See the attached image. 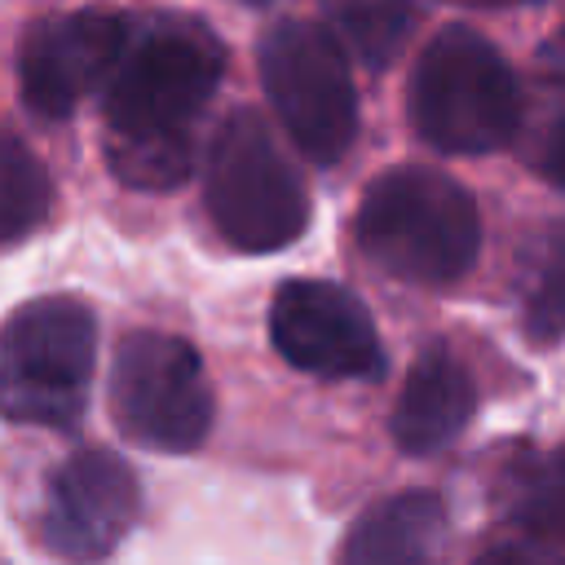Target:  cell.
<instances>
[{"instance_id": "6da1fadb", "label": "cell", "mask_w": 565, "mask_h": 565, "mask_svg": "<svg viewBox=\"0 0 565 565\" xmlns=\"http://www.w3.org/2000/svg\"><path fill=\"white\" fill-rule=\"evenodd\" d=\"M225 75V44L199 18L163 13L132 26L106 88V159L132 190H177L190 177V124Z\"/></svg>"}, {"instance_id": "7a4b0ae2", "label": "cell", "mask_w": 565, "mask_h": 565, "mask_svg": "<svg viewBox=\"0 0 565 565\" xmlns=\"http://www.w3.org/2000/svg\"><path fill=\"white\" fill-rule=\"evenodd\" d=\"M358 247L388 278L450 287L481 256V212L472 194L428 163L380 172L353 212Z\"/></svg>"}, {"instance_id": "3957f363", "label": "cell", "mask_w": 565, "mask_h": 565, "mask_svg": "<svg viewBox=\"0 0 565 565\" xmlns=\"http://www.w3.org/2000/svg\"><path fill=\"white\" fill-rule=\"evenodd\" d=\"M411 124L441 154H490L521 132L525 93L508 57L472 26H441L411 71Z\"/></svg>"}, {"instance_id": "277c9868", "label": "cell", "mask_w": 565, "mask_h": 565, "mask_svg": "<svg viewBox=\"0 0 565 565\" xmlns=\"http://www.w3.org/2000/svg\"><path fill=\"white\" fill-rule=\"evenodd\" d=\"M203 207L216 234L247 256L282 252L309 225V190L256 110H234L207 146Z\"/></svg>"}, {"instance_id": "5b68a950", "label": "cell", "mask_w": 565, "mask_h": 565, "mask_svg": "<svg viewBox=\"0 0 565 565\" xmlns=\"http://www.w3.org/2000/svg\"><path fill=\"white\" fill-rule=\"evenodd\" d=\"M97 358L93 309L75 296H35L0 327V415L71 428L84 415Z\"/></svg>"}, {"instance_id": "8992f818", "label": "cell", "mask_w": 565, "mask_h": 565, "mask_svg": "<svg viewBox=\"0 0 565 565\" xmlns=\"http://www.w3.org/2000/svg\"><path fill=\"white\" fill-rule=\"evenodd\" d=\"M260 84L287 141L318 168L349 154L358 137V88L344 44L305 18H287L260 40Z\"/></svg>"}, {"instance_id": "52a82bcc", "label": "cell", "mask_w": 565, "mask_h": 565, "mask_svg": "<svg viewBox=\"0 0 565 565\" xmlns=\"http://www.w3.org/2000/svg\"><path fill=\"white\" fill-rule=\"evenodd\" d=\"M110 415L146 450H199L212 428V384L194 344L172 331L124 335L110 362Z\"/></svg>"}, {"instance_id": "ba28073f", "label": "cell", "mask_w": 565, "mask_h": 565, "mask_svg": "<svg viewBox=\"0 0 565 565\" xmlns=\"http://www.w3.org/2000/svg\"><path fill=\"white\" fill-rule=\"evenodd\" d=\"M128 35L132 18L110 4L40 18L18 49V88L26 110L40 119H66L88 93L106 88Z\"/></svg>"}, {"instance_id": "9c48e42d", "label": "cell", "mask_w": 565, "mask_h": 565, "mask_svg": "<svg viewBox=\"0 0 565 565\" xmlns=\"http://www.w3.org/2000/svg\"><path fill=\"white\" fill-rule=\"evenodd\" d=\"M274 349L318 380H380L384 349L366 305L327 278H291L269 305Z\"/></svg>"}, {"instance_id": "30bf717a", "label": "cell", "mask_w": 565, "mask_h": 565, "mask_svg": "<svg viewBox=\"0 0 565 565\" xmlns=\"http://www.w3.org/2000/svg\"><path fill=\"white\" fill-rule=\"evenodd\" d=\"M141 512L132 468L102 446L75 450L44 490V547L66 565L106 561Z\"/></svg>"}, {"instance_id": "8fae6325", "label": "cell", "mask_w": 565, "mask_h": 565, "mask_svg": "<svg viewBox=\"0 0 565 565\" xmlns=\"http://www.w3.org/2000/svg\"><path fill=\"white\" fill-rule=\"evenodd\" d=\"M446 499L437 490H397L358 512L335 565H441Z\"/></svg>"}, {"instance_id": "7c38bea8", "label": "cell", "mask_w": 565, "mask_h": 565, "mask_svg": "<svg viewBox=\"0 0 565 565\" xmlns=\"http://www.w3.org/2000/svg\"><path fill=\"white\" fill-rule=\"evenodd\" d=\"M472 411H477V388H472L468 366L450 349H428L411 366L388 428L406 455L424 459V455H437L450 441H459Z\"/></svg>"}, {"instance_id": "4fadbf2b", "label": "cell", "mask_w": 565, "mask_h": 565, "mask_svg": "<svg viewBox=\"0 0 565 565\" xmlns=\"http://www.w3.org/2000/svg\"><path fill=\"white\" fill-rule=\"evenodd\" d=\"M503 512L543 543H565V455H521L499 481Z\"/></svg>"}, {"instance_id": "5bb4252c", "label": "cell", "mask_w": 565, "mask_h": 565, "mask_svg": "<svg viewBox=\"0 0 565 565\" xmlns=\"http://www.w3.org/2000/svg\"><path fill=\"white\" fill-rule=\"evenodd\" d=\"M53 203V185L35 150L0 128V247L26 238Z\"/></svg>"}, {"instance_id": "9a60e30c", "label": "cell", "mask_w": 565, "mask_h": 565, "mask_svg": "<svg viewBox=\"0 0 565 565\" xmlns=\"http://www.w3.org/2000/svg\"><path fill=\"white\" fill-rule=\"evenodd\" d=\"M525 331L539 344H556L565 335V225H556L539 243V256L530 260Z\"/></svg>"}, {"instance_id": "2e32d148", "label": "cell", "mask_w": 565, "mask_h": 565, "mask_svg": "<svg viewBox=\"0 0 565 565\" xmlns=\"http://www.w3.org/2000/svg\"><path fill=\"white\" fill-rule=\"evenodd\" d=\"M331 13H335V26L344 31V40L371 66H384L411 35L406 0H331Z\"/></svg>"}, {"instance_id": "e0dca14e", "label": "cell", "mask_w": 565, "mask_h": 565, "mask_svg": "<svg viewBox=\"0 0 565 565\" xmlns=\"http://www.w3.org/2000/svg\"><path fill=\"white\" fill-rule=\"evenodd\" d=\"M472 565H565V552L543 539H503L490 543Z\"/></svg>"}, {"instance_id": "ac0fdd59", "label": "cell", "mask_w": 565, "mask_h": 565, "mask_svg": "<svg viewBox=\"0 0 565 565\" xmlns=\"http://www.w3.org/2000/svg\"><path fill=\"white\" fill-rule=\"evenodd\" d=\"M530 168H534L543 181H552V185L565 190V115H556V119L534 137Z\"/></svg>"}, {"instance_id": "d6986e66", "label": "cell", "mask_w": 565, "mask_h": 565, "mask_svg": "<svg viewBox=\"0 0 565 565\" xmlns=\"http://www.w3.org/2000/svg\"><path fill=\"white\" fill-rule=\"evenodd\" d=\"M539 71H543L556 88H565V22L539 44Z\"/></svg>"}, {"instance_id": "ffe728a7", "label": "cell", "mask_w": 565, "mask_h": 565, "mask_svg": "<svg viewBox=\"0 0 565 565\" xmlns=\"http://www.w3.org/2000/svg\"><path fill=\"white\" fill-rule=\"evenodd\" d=\"M459 9H512V4H534V0H446Z\"/></svg>"}]
</instances>
